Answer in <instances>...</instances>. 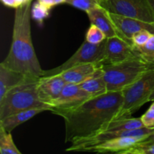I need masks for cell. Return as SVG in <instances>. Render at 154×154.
<instances>
[{"mask_svg": "<svg viewBox=\"0 0 154 154\" xmlns=\"http://www.w3.org/2000/svg\"><path fill=\"white\" fill-rule=\"evenodd\" d=\"M122 105L123 92H108L75 108L51 113L63 117L65 142L73 144L105 130L111 121L117 119Z\"/></svg>", "mask_w": 154, "mask_h": 154, "instance_id": "1", "label": "cell"}, {"mask_svg": "<svg viewBox=\"0 0 154 154\" xmlns=\"http://www.w3.org/2000/svg\"><path fill=\"white\" fill-rule=\"evenodd\" d=\"M32 1L29 0L15 8L11 45L7 57L1 63L27 76L39 78L43 76L44 70L32 41Z\"/></svg>", "mask_w": 154, "mask_h": 154, "instance_id": "2", "label": "cell"}, {"mask_svg": "<svg viewBox=\"0 0 154 154\" xmlns=\"http://www.w3.org/2000/svg\"><path fill=\"white\" fill-rule=\"evenodd\" d=\"M154 66L140 55L115 64H103V75L108 92L123 91Z\"/></svg>", "mask_w": 154, "mask_h": 154, "instance_id": "3", "label": "cell"}, {"mask_svg": "<svg viewBox=\"0 0 154 154\" xmlns=\"http://www.w3.org/2000/svg\"><path fill=\"white\" fill-rule=\"evenodd\" d=\"M38 78H32L8 91L0 99V120L23 110L48 107L39 99L37 85Z\"/></svg>", "mask_w": 154, "mask_h": 154, "instance_id": "4", "label": "cell"}, {"mask_svg": "<svg viewBox=\"0 0 154 154\" xmlns=\"http://www.w3.org/2000/svg\"><path fill=\"white\" fill-rule=\"evenodd\" d=\"M154 91V66L123 91V105L118 118L131 117L147 102Z\"/></svg>", "mask_w": 154, "mask_h": 154, "instance_id": "5", "label": "cell"}, {"mask_svg": "<svg viewBox=\"0 0 154 154\" xmlns=\"http://www.w3.org/2000/svg\"><path fill=\"white\" fill-rule=\"evenodd\" d=\"M105 40L99 44H92L85 40L78 51L64 63L52 69L44 70L43 76L59 75L64 71L78 65L86 63L103 64L105 58Z\"/></svg>", "mask_w": 154, "mask_h": 154, "instance_id": "6", "label": "cell"}, {"mask_svg": "<svg viewBox=\"0 0 154 154\" xmlns=\"http://www.w3.org/2000/svg\"><path fill=\"white\" fill-rule=\"evenodd\" d=\"M99 5L109 13L154 23V15L148 0H102Z\"/></svg>", "mask_w": 154, "mask_h": 154, "instance_id": "7", "label": "cell"}, {"mask_svg": "<svg viewBox=\"0 0 154 154\" xmlns=\"http://www.w3.org/2000/svg\"><path fill=\"white\" fill-rule=\"evenodd\" d=\"M154 133V128L144 127L132 130H105L90 138L72 144L66 151H87L89 148L100 143L120 137H144L148 138Z\"/></svg>", "mask_w": 154, "mask_h": 154, "instance_id": "8", "label": "cell"}, {"mask_svg": "<svg viewBox=\"0 0 154 154\" xmlns=\"http://www.w3.org/2000/svg\"><path fill=\"white\" fill-rule=\"evenodd\" d=\"M105 54L103 64H115L139 55L131 44L119 36L106 38Z\"/></svg>", "mask_w": 154, "mask_h": 154, "instance_id": "9", "label": "cell"}, {"mask_svg": "<svg viewBox=\"0 0 154 154\" xmlns=\"http://www.w3.org/2000/svg\"><path fill=\"white\" fill-rule=\"evenodd\" d=\"M110 17L114 23L119 37L132 44V38L134 35L141 30H148L154 34V23H148L136 18L122 16L109 13Z\"/></svg>", "mask_w": 154, "mask_h": 154, "instance_id": "10", "label": "cell"}, {"mask_svg": "<svg viewBox=\"0 0 154 154\" xmlns=\"http://www.w3.org/2000/svg\"><path fill=\"white\" fill-rule=\"evenodd\" d=\"M90 98L92 96L84 91L79 84L67 83L60 96L51 105V112L75 108Z\"/></svg>", "mask_w": 154, "mask_h": 154, "instance_id": "11", "label": "cell"}, {"mask_svg": "<svg viewBox=\"0 0 154 154\" xmlns=\"http://www.w3.org/2000/svg\"><path fill=\"white\" fill-rule=\"evenodd\" d=\"M66 84L60 75L41 77L38 78L37 85L39 99L51 108L52 104L60 96Z\"/></svg>", "mask_w": 154, "mask_h": 154, "instance_id": "12", "label": "cell"}, {"mask_svg": "<svg viewBox=\"0 0 154 154\" xmlns=\"http://www.w3.org/2000/svg\"><path fill=\"white\" fill-rule=\"evenodd\" d=\"M146 138H147L144 137H120V138H113L90 147L87 150V152L123 154L131 147L143 142Z\"/></svg>", "mask_w": 154, "mask_h": 154, "instance_id": "13", "label": "cell"}, {"mask_svg": "<svg viewBox=\"0 0 154 154\" xmlns=\"http://www.w3.org/2000/svg\"><path fill=\"white\" fill-rule=\"evenodd\" d=\"M102 63H86L73 66L62 73L59 74L66 83L80 84L92 76L101 66Z\"/></svg>", "mask_w": 154, "mask_h": 154, "instance_id": "14", "label": "cell"}, {"mask_svg": "<svg viewBox=\"0 0 154 154\" xmlns=\"http://www.w3.org/2000/svg\"><path fill=\"white\" fill-rule=\"evenodd\" d=\"M87 14L88 15L90 23L100 29L105 33L107 38L118 36L115 26L110 17L109 12L102 6L90 10L87 12Z\"/></svg>", "mask_w": 154, "mask_h": 154, "instance_id": "15", "label": "cell"}, {"mask_svg": "<svg viewBox=\"0 0 154 154\" xmlns=\"http://www.w3.org/2000/svg\"><path fill=\"white\" fill-rule=\"evenodd\" d=\"M51 108L48 107H38L23 110L0 120V126H2L8 132H11L15 128L32 119L37 114L44 111H51Z\"/></svg>", "mask_w": 154, "mask_h": 154, "instance_id": "16", "label": "cell"}, {"mask_svg": "<svg viewBox=\"0 0 154 154\" xmlns=\"http://www.w3.org/2000/svg\"><path fill=\"white\" fill-rule=\"evenodd\" d=\"M32 77L27 76L17 71L8 69L0 64V99L14 87L23 84Z\"/></svg>", "mask_w": 154, "mask_h": 154, "instance_id": "17", "label": "cell"}, {"mask_svg": "<svg viewBox=\"0 0 154 154\" xmlns=\"http://www.w3.org/2000/svg\"><path fill=\"white\" fill-rule=\"evenodd\" d=\"M102 66L90 78L79 84L81 88L92 97H96L108 93Z\"/></svg>", "mask_w": 154, "mask_h": 154, "instance_id": "18", "label": "cell"}, {"mask_svg": "<svg viewBox=\"0 0 154 154\" xmlns=\"http://www.w3.org/2000/svg\"><path fill=\"white\" fill-rule=\"evenodd\" d=\"M144 127L140 118L126 117V118L115 119L109 123L105 130H132ZM105 131V130H104Z\"/></svg>", "mask_w": 154, "mask_h": 154, "instance_id": "19", "label": "cell"}, {"mask_svg": "<svg viewBox=\"0 0 154 154\" xmlns=\"http://www.w3.org/2000/svg\"><path fill=\"white\" fill-rule=\"evenodd\" d=\"M0 153L2 154H21L14 142L11 132L0 126Z\"/></svg>", "mask_w": 154, "mask_h": 154, "instance_id": "20", "label": "cell"}, {"mask_svg": "<svg viewBox=\"0 0 154 154\" xmlns=\"http://www.w3.org/2000/svg\"><path fill=\"white\" fill-rule=\"evenodd\" d=\"M51 8L37 1L33 4L31 9L32 17L39 23H42L43 21L49 16L50 11Z\"/></svg>", "mask_w": 154, "mask_h": 154, "instance_id": "21", "label": "cell"}, {"mask_svg": "<svg viewBox=\"0 0 154 154\" xmlns=\"http://www.w3.org/2000/svg\"><path fill=\"white\" fill-rule=\"evenodd\" d=\"M138 54L149 63H154V34H152L147 43L136 48Z\"/></svg>", "mask_w": 154, "mask_h": 154, "instance_id": "22", "label": "cell"}, {"mask_svg": "<svg viewBox=\"0 0 154 154\" xmlns=\"http://www.w3.org/2000/svg\"><path fill=\"white\" fill-rule=\"evenodd\" d=\"M65 4L84 11L86 13L100 6L99 0H66Z\"/></svg>", "mask_w": 154, "mask_h": 154, "instance_id": "23", "label": "cell"}, {"mask_svg": "<svg viewBox=\"0 0 154 154\" xmlns=\"http://www.w3.org/2000/svg\"><path fill=\"white\" fill-rule=\"evenodd\" d=\"M107 38L105 33L93 24H90L86 34V40L92 44H99Z\"/></svg>", "mask_w": 154, "mask_h": 154, "instance_id": "24", "label": "cell"}, {"mask_svg": "<svg viewBox=\"0 0 154 154\" xmlns=\"http://www.w3.org/2000/svg\"><path fill=\"white\" fill-rule=\"evenodd\" d=\"M123 154H154V143H139Z\"/></svg>", "mask_w": 154, "mask_h": 154, "instance_id": "25", "label": "cell"}, {"mask_svg": "<svg viewBox=\"0 0 154 154\" xmlns=\"http://www.w3.org/2000/svg\"><path fill=\"white\" fill-rule=\"evenodd\" d=\"M153 33L148 30H141L135 33L132 38V46L136 49L145 45Z\"/></svg>", "mask_w": 154, "mask_h": 154, "instance_id": "26", "label": "cell"}, {"mask_svg": "<svg viewBox=\"0 0 154 154\" xmlns=\"http://www.w3.org/2000/svg\"><path fill=\"white\" fill-rule=\"evenodd\" d=\"M141 120L144 126L154 128V101L147 111L141 116Z\"/></svg>", "mask_w": 154, "mask_h": 154, "instance_id": "27", "label": "cell"}, {"mask_svg": "<svg viewBox=\"0 0 154 154\" xmlns=\"http://www.w3.org/2000/svg\"><path fill=\"white\" fill-rule=\"evenodd\" d=\"M28 0H2V2L5 5L14 8H16L18 6L21 5L23 3L26 2Z\"/></svg>", "mask_w": 154, "mask_h": 154, "instance_id": "28", "label": "cell"}, {"mask_svg": "<svg viewBox=\"0 0 154 154\" xmlns=\"http://www.w3.org/2000/svg\"><path fill=\"white\" fill-rule=\"evenodd\" d=\"M37 1L40 2L41 3H42V4L48 6V7L50 8H52L53 7H54V6L56 5L54 0H37Z\"/></svg>", "mask_w": 154, "mask_h": 154, "instance_id": "29", "label": "cell"}, {"mask_svg": "<svg viewBox=\"0 0 154 154\" xmlns=\"http://www.w3.org/2000/svg\"><path fill=\"white\" fill-rule=\"evenodd\" d=\"M54 2H55L56 5H60V4H65V1L66 0H54Z\"/></svg>", "mask_w": 154, "mask_h": 154, "instance_id": "30", "label": "cell"}, {"mask_svg": "<svg viewBox=\"0 0 154 154\" xmlns=\"http://www.w3.org/2000/svg\"><path fill=\"white\" fill-rule=\"evenodd\" d=\"M148 1H149V3H150V7H151L152 11H153V13L154 15V0H148Z\"/></svg>", "mask_w": 154, "mask_h": 154, "instance_id": "31", "label": "cell"}, {"mask_svg": "<svg viewBox=\"0 0 154 154\" xmlns=\"http://www.w3.org/2000/svg\"><path fill=\"white\" fill-rule=\"evenodd\" d=\"M150 101H152V102H153V101H154V91H153V93H152L151 96H150Z\"/></svg>", "mask_w": 154, "mask_h": 154, "instance_id": "32", "label": "cell"}, {"mask_svg": "<svg viewBox=\"0 0 154 154\" xmlns=\"http://www.w3.org/2000/svg\"><path fill=\"white\" fill-rule=\"evenodd\" d=\"M100 1H102V0H99V2H100Z\"/></svg>", "mask_w": 154, "mask_h": 154, "instance_id": "33", "label": "cell"}, {"mask_svg": "<svg viewBox=\"0 0 154 154\" xmlns=\"http://www.w3.org/2000/svg\"><path fill=\"white\" fill-rule=\"evenodd\" d=\"M28 1H29V0H28Z\"/></svg>", "mask_w": 154, "mask_h": 154, "instance_id": "34", "label": "cell"}]
</instances>
